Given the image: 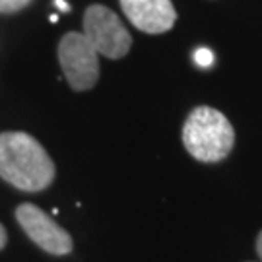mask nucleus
Segmentation results:
<instances>
[{
  "mask_svg": "<svg viewBox=\"0 0 262 262\" xmlns=\"http://www.w3.org/2000/svg\"><path fill=\"white\" fill-rule=\"evenodd\" d=\"M47 150L26 132L0 134V177L24 192H41L55 181Z\"/></svg>",
  "mask_w": 262,
  "mask_h": 262,
  "instance_id": "1",
  "label": "nucleus"
},
{
  "mask_svg": "<svg viewBox=\"0 0 262 262\" xmlns=\"http://www.w3.org/2000/svg\"><path fill=\"white\" fill-rule=\"evenodd\" d=\"M183 144L194 159L215 163L231 154L235 130L224 113L214 107H196L185 121Z\"/></svg>",
  "mask_w": 262,
  "mask_h": 262,
  "instance_id": "2",
  "label": "nucleus"
},
{
  "mask_svg": "<svg viewBox=\"0 0 262 262\" xmlns=\"http://www.w3.org/2000/svg\"><path fill=\"white\" fill-rule=\"evenodd\" d=\"M84 35L97 55L107 58H122L132 47L128 29L119 16L103 4H92L84 14Z\"/></svg>",
  "mask_w": 262,
  "mask_h": 262,
  "instance_id": "3",
  "label": "nucleus"
},
{
  "mask_svg": "<svg viewBox=\"0 0 262 262\" xmlns=\"http://www.w3.org/2000/svg\"><path fill=\"white\" fill-rule=\"evenodd\" d=\"M58 60L66 82L76 92L92 90L99 80V55L84 33L70 31L58 43Z\"/></svg>",
  "mask_w": 262,
  "mask_h": 262,
  "instance_id": "4",
  "label": "nucleus"
},
{
  "mask_svg": "<svg viewBox=\"0 0 262 262\" xmlns=\"http://www.w3.org/2000/svg\"><path fill=\"white\" fill-rule=\"evenodd\" d=\"M16 220L21 225V229L28 233V237L33 243L41 247L43 251L51 254L62 256L72 251V237L68 231H64L58 224H55L41 208L35 204H19L16 208Z\"/></svg>",
  "mask_w": 262,
  "mask_h": 262,
  "instance_id": "5",
  "label": "nucleus"
},
{
  "mask_svg": "<svg viewBox=\"0 0 262 262\" xmlns=\"http://www.w3.org/2000/svg\"><path fill=\"white\" fill-rule=\"evenodd\" d=\"M121 6L132 26L150 35L169 31L177 19L171 0H121Z\"/></svg>",
  "mask_w": 262,
  "mask_h": 262,
  "instance_id": "6",
  "label": "nucleus"
},
{
  "mask_svg": "<svg viewBox=\"0 0 262 262\" xmlns=\"http://www.w3.org/2000/svg\"><path fill=\"white\" fill-rule=\"evenodd\" d=\"M31 4V0H0V14H16Z\"/></svg>",
  "mask_w": 262,
  "mask_h": 262,
  "instance_id": "7",
  "label": "nucleus"
},
{
  "mask_svg": "<svg viewBox=\"0 0 262 262\" xmlns=\"http://www.w3.org/2000/svg\"><path fill=\"white\" fill-rule=\"evenodd\" d=\"M194 60H196L200 66H212L214 62V55L210 49H198L196 55H194Z\"/></svg>",
  "mask_w": 262,
  "mask_h": 262,
  "instance_id": "8",
  "label": "nucleus"
},
{
  "mask_svg": "<svg viewBox=\"0 0 262 262\" xmlns=\"http://www.w3.org/2000/svg\"><path fill=\"white\" fill-rule=\"evenodd\" d=\"M6 243H8V235H6V229H4L2 224H0V251L6 247Z\"/></svg>",
  "mask_w": 262,
  "mask_h": 262,
  "instance_id": "9",
  "label": "nucleus"
},
{
  "mask_svg": "<svg viewBox=\"0 0 262 262\" xmlns=\"http://www.w3.org/2000/svg\"><path fill=\"white\" fill-rule=\"evenodd\" d=\"M256 253H258V256L262 258V231L258 233V237H256Z\"/></svg>",
  "mask_w": 262,
  "mask_h": 262,
  "instance_id": "10",
  "label": "nucleus"
},
{
  "mask_svg": "<svg viewBox=\"0 0 262 262\" xmlns=\"http://www.w3.org/2000/svg\"><path fill=\"white\" fill-rule=\"evenodd\" d=\"M55 2H56V6H58L60 10H64V12H68V10H70V6L66 4L64 0H55Z\"/></svg>",
  "mask_w": 262,
  "mask_h": 262,
  "instance_id": "11",
  "label": "nucleus"
}]
</instances>
